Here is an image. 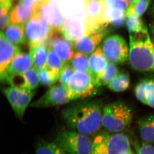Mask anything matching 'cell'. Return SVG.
<instances>
[{"label":"cell","instance_id":"cell-1","mask_svg":"<svg viewBox=\"0 0 154 154\" xmlns=\"http://www.w3.org/2000/svg\"><path fill=\"white\" fill-rule=\"evenodd\" d=\"M103 108L97 101H81L69 105L62 114L69 128L87 135L97 132L102 126Z\"/></svg>","mask_w":154,"mask_h":154},{"label":"cell","instance_id":"cell-2","mask_svg":"<svg viewBox=\"0 0 154 154\" xmlns=\"http://www.w3.org/2000/svg\"><path fill=\"white\" fill-rule=\"evenodd\" d=\"M129 61L135 70L154 73V46L148 31L129 34Z\"/></svg>","mask_w":154,"mask_h":154},{"label":"cell","instance_id":"cell-3","mask_svg":"<svg viewBox=\"0 0 154 154\" xmlns=\"http://www.w3.org/2000/svg\"><path fill=\"white\" fill-rule=\"evenodd\" d=\"M132 119L131 109L123 102H113L103 108L102 125L109 132H121L130 125Z\"/></svg>","mask_w":154,"mask_h":154},{"label":"cell","instance_id":"cell-4","mask_svg":"<svg viewBox=\"0 0 154 154\" xmlns=\"http://www.w3.org/2000/svg\"><path fill=\"white\" fill-rule=\"evenodd\" d=\"M131 149L127 135L121 132H103L92 141L91 154H122Z\"/></svg>","mask_w":154,"mask_h":154},{"label":"cell","instance_id":"cell-5","mask_svg":"<svg viewBox=\"0 0 154 154\" xmlns=\"http://www.w3.org/2000/svg\"><path fill=\"white\" fill-rule=\"evenodd\" d=\"M55 143L67 154H91L92 141L87 135L74 130L59 133Z\"/></svg>","mask_w":154,"mask_h":154},{"label":"cell","instance_id":"cell-6","mask_svg":"<svg viewBox=\"0 0 154 154\" xmlns=\"http://www.w3.org/2000/svg\"><path fill=\"white\" fill-rule=\"evenodd\" d=\"M98 86L94 77L87 72L74 71L68 83L67 88L72 101L93 96Z\"/></svg>","mask_w":154,"mask_h":154},{"label":"cell","instance_id":"cell-7","mask_svg":"<svg viewBox=\"0 0 154 154\" xmlns=\"http://www.w3.org/2000/svg\"><path fill=\"white\" fill-rule=\"evenodd\" d=\"M33 17H41L51 28L57 30H61L66 19L62 2L59 0H41L36 3Z\"/></svg>","mask_w":154,"mask_h":154},{"label":"cell","instance_id":"cell-8","mask_svg":"<svg viewBox=\"0 0 154 154\" xmlns=\"http://www.w3.org/2000/svg\"><path fill=\"white\" fill-rule=\"evenodd\" d=\"M53 28L41 17H33L25 26L29 49L48 43Z\"/></svg>","mask_w":154,"mask_h":154},{"label":"cell","instance_id":"cell-9","mask_svg":"<svg viewBox=\"0 0 154 154\" xmlns=\"http://www.w3.org/2000/svg\"><path fill=\"white\" fill-rule=\"evenodd\" d=\"M102 50L108 61L123 64L129 60V48L125 38L115 34L106 37L103 40Z\"/></svg>","mask_w":154,"mask_h":154},{"label":"cell","instance_id":"cell-10","mask_svg":"<svg viewBox=\"0 0 154 154\" xmlns=\"http://www.w3.org/2000/svg\"><path fill=\"white\" fill-rule=\"evenodd\" d=\"M84 12L89 35L106 30L103 21L106 9L105 0H84Z\"/></svg>","mask_w":154,"mask_h":154},{"label":"cell","instance_id":"cell-11","mask_svg":"<svg viewBox=\"0 0 154 154\" xmlns=\"http://www.w3.org/2000/svg\"><path fill=\"white\" fill-rule=\"evenodd\" d=\"M3 93L17 117L22 119L35 95V91L11 86L4 88Z\"/></svg>","mask_w":154,"mask_h":154},{"label":"cell","instance_id":"cell-12","mask_svg":"<svg viewBox=\"0 0 154 154\" xmlns=\"http://www.w3.org/2000/svg\"><path fill=\"white\" fill-rule=\"evenodd\" d=\"M71 101L67 88L60 84L50 87L44 95L32 103L30 106L45 108L64 105Z\"/></svg>","mask_w":154,"mask_h":154},{"label":"cell","instance_id":"cell-13","mask_svg":"<svg viewBox=\"0 0 154 154\" xmlns=\"http://www.w3.org/2000/svg\"><path fill=\"white\" fill-rule=\"evenodd\" d=\"M48 47L54 51L64 64L69 62L74 55L73 42L65 38L61 32V30L53 28L48 42Z\"/></svg>","mask_w":154,"mask_h":154},{"label":"cell","instance_id":"cell-14","mask_svg":"<svg viewBox=\"0 0 154 154\" xmlns=\"http://www.w3.org/2000/svg\"><path fill=\"white\" fill-rule=\"evenodd\" d=\"M65 38L74 42L89 35L84 17L68 16L61 28Z\"/></svg>","mask_w":154,"mask_h":154},{"label":"cell","instance_id":"cell-15","mask_svg":"<svg viewBox=\"0 0 154 154\" xmlns=\"http://www.w3.org/2000/svg\"><path fill=\"white\" fill-rule=\"evenodd\" d=\"M33 61L30 54L20 51L17 54L1 75V80L5 82L7 79L14 75L20 74L32 67Z\"/></svg>","mask_w":154,"mask_h":154},{"label":"cell","instance_id":"cell-16","mask_svg":"<svg viewBox=\"0 0 154 154\" xmlns=\"http://www.w3.org/2000/svg\"><path fill=\"white\" fill-rule=\"evenodd\" d=\"M107 30H102L90 34L73 42L74 48L76 51L82 53L86 55L91 54L94 52L98 45L107 34Z\"/></svg>","mask_w":154,"mask_h":154},{"label":"cell","instance_id":"cell-17","mask_svg":"<svg viewBox=\"0 0 154 154\" xmlns=\"http://www.w3.org/2000/svg\"><path fill=\"white\" fill-rule=\"evenodd\" d=\"M108 60L102 51L101 46L92 53L89 57L90 71L98 87L100 85V80L108 64Z\"/></svg>","mask_w":154,"mask_h":154},{"label":"cell","instance_id":"cell-18","mask_svg":"<svg viewBox=\"0 0 154 154\" xmlns=\"http://www.w3.org/2000/svg\"><path fill=\"white\" fill-rule=\"evenodd\" d=\"M20 52L19 46L11 43L2 32L0 34V75L6 70L13 59Z\"/></svg>","mask_w":154,"mask_h":154},{"label":"cell","instance_id":"cell-19","mask_svg":"<svg viewBox=\"0 0 154 154\" xmlns=\"http://www.w3.org/2000/svg\"><path fill=\"white\" fill-rule=\"evenodd\" d=\"M35 8V5H28L19 1V3L11 10V22L13 24L24 25L34 16Z\"/></svg>","mask_w":154,"mask_h":154},{"label":"cell","instance_id":"cell-20","mask_svg":"<svg viewBox=\"0 0 154 154\" xmlns=\"http://www.w3.org/2000/svg\"><path fill=\"white\" fill-rule=\"evenodd\" d=\"M4 32L6 38L15 45L19 46L27 44L24 25L11 24L6 28Z\"/></svg>","mask_w":154,"mask_h":154},{"label":"cell","instance_id":"cell-21","mask_svg":"<svg viewBox=\"0 0 154 154\" xmlns=\"http://www.w3.org/2000/svg\"><path fill=\"white\" fill-rule=\"evenodd\" d=\"M137 124L143 140L148 143H154V113L140 118Z\"/></svg>","mask_w":154,"mask_h":154},{"label":"cell","instance_id":"cell-22","mask_svg":"<svg viewBox=\"0 0 154 154\" xmlns=\"http://www.w3.org/2000/svg\"><path fill=\"white\" fill-rule=\"evenodd\" d=\"M126 12L106 8L103 21L104 27L107 28L108 25H111L114 28L121 27L125 22Z\"/></svg>","mask_w":154,"mask_h":154},{"label":"cell","instance_id":"cell-23","mask_svg":"<svg viewBox=\"0 0 154 154\" xmlns=\"http://www.w3.org/2000/svg\"><path fill=\"white\" fill-rule=\"evenodd\" d=\"M48 48L47 43L30 49L33 67L37 71L46 67Z\"/></svg>","mask_w":154,"mask_h":154},{"label":"cell","instance_id":"cell-24","mask_svg":"<svg viewBox=\"0 0 154 154\" xmlns=\"http://www.w3.org/2000/svg\"><path fill=\"white\" fill-rule=\"evenodd\" d=\"M130 85L129 74L126 72H119L115 78L107 86L109 90L116 93H120L126 91Z\"/></svg>","mask_w":154,"mask_h":154},{"label":"cell","instance_id":"cell-25","mask_svg":"<svg viewBox=\"0 0 154 154\" xmlns=\"http://www.w3.org/2000/svg\"><path fill=\"white\" fill-rule=\"evenodd\" d=\"M64 64L63 61L57 54L54 51L48 47L46 68L54 73L59 78L60 73Z\"/></svg>","mask_w":154,"mask_h":154},{"label":"cell","instance_id":"cell-26","mask_svg":"<svg viewBox=\"0 0 154 154\" xmlns=\"http://www.w3.org/2000/svg\"><path fill=\"white\" fill-rule=\"evenodd\" d=\"M69 62L75 71L87 72L91 73L88 55L77 51Z\"/></svg>","mask_w":154,"mask_h":154},{"label":"cell","instance_id":"cell-27","mask_svg":"<svg viewBox=\"0 0 154 154\" xmlns=\"http://www.w3.org/2000/svg\"><path fill=\"white\" fill-rule=\"evenodd\" d=\"M126 26L129 34L144 33L148 31L147 28L143 21L140 17L137 16L127 17Z\"/></svg>","mask_w":154,"mask_h":154},{"label":"cell","instance_id":"cell-28","mask_svg":"<svg viewBox=\"0 0 154 154\" xmlns=\"http://www.w3.org/2000/svg\"><path fill=\"white\" fill-rule=\"evenodd\" d=\"M150 2V0H136L130 4L126 12L127 17L131 16L140 17L146 11Z\"/></svg>","mask_w":154,"mask_h":154},{"label":"cell","instance_id":"cell-29","mask_svg":"<svg viewBox=\"0 0 154 154\" xmlns=\"http://www.w3.org/2000/svg\"><path fill=\"white\" fill-rule=\"evenodd\" d=\"M39 84L45 87H51L58 80V78L47 68L37 71Z\"/></svg>","mask_w":154,"mask_h":154},{"label":"cell","instance_id":"cell-30","mask_svg":"<svg viewBox=\"0 0 154 154\" xmlns=\"http://www.w3.org/2000/svg\"><path fill=\"white\" fill-rule=\"evenodd\" d=\"M118 73V68L116 64L109 62L101 77L100 85L107 86Z\"/></svg>","mask_w":154,"mask_h":154},{"label":"cell","instance_id":"cell-31","mask_svg":"<svg viewBox=\"0 0 154 154\" xmlns=\"http://www.w3.org/2000/svg\"><path fill=\"white\" fill-rule=\"evenodd\" d=\"M36 154H67L55 143L45 142L38 145Z\"/></svg>","mask_w":154,"mask_h":154},{"label":"cell","instance_id":"cell-32","mask_svg":"<svg viewBox=\"0 0 154 154\" xmlns=\"http://www.w3.org/2000/svg\"><path fill=\"white\" fill-rule=\"evenodd\" d=\"M25 76L28 90L34 91L39 85V82L37 70L32 67L23 73Z\"/></svg>","mask_w":154,"mask_h":154},{"label":"cell","instance_id":"cell-33","mask_svg":"<svg viewBox=\"0 0 154 154\" xmlns=\"http://www.w3.org/2000/svg\"><path fill=\"white\" fill-rule=\"evenodd\" d=\"M13 4H1L0 28L2 32L11 22L10 15Z\"/></svg>","mask_w":154,"mask_h":154},{"label":"cell","instance_id":"cell-34","mask_svg":"<svg viewBox=\"0 0 154 154\" xmlns=\"http://www.w3.org/2000/svg\"><path fill=\"white\" fill-rule=\"evenodd\" d=\"M74 71L70 62L65 64L59 76L58 80L60 84L64 87L67 88L69 80Z\"/></svg>","mask_w":154,"mask_h":154},{"label":"cell","instance_id":"cell-35","mask_svg":"<svg viewBox=\"0 0 154 154\" xmlns=\"http://www.w3.org/2000/svg\"><path fill=\"white\" fill-rule=\"evenodd\" d=\"M148 80L140 81L136 86L134 89L135 96L137 99L144 105H147L146 96V88Z\"/></svg>","mask_w":154,"mask_h":154},{"label":"cell","instance_id":"cell-36","mask_svg":"<svg viewBox=\"0 0 154 154\" xmlns=\"http://www.w3.org/2000/svg\"><path fill=\"white\" fill-rule=\"evenodd\" d=\"M134 145L137 154H154V146L148 143L135 140Z\"/></svg>","mask_w":154,"mask_h":154},{"label":"cell","instance_id":"cell-37","mask_svg":"<svg viewBox=\"0 0 154 154\" xmlns=\"http://www.w3.org/2000/svg\"><path fill=\"white\" fill-rule=\"evenodd\" d=\"M106 8L126 11L129 6L128 2L125 0H105Z\"/></svg>","mask_w":154,"mask_h":154},{"label":"cell","instance_id":"cell-38","mask_svg":"<svg viewBox=\"0 0 154 154\" xmlns=\"http://www.w3.org/2000/svg\"><path fill=\"white\" fill-rule=\"evenodd\" d=\"M147 105L154 108V80H148L146 88Z\"/></svg>","mask_w":154,"mask_h":154},{"label":"cell","instance_id":"cell-39","mask_svg":"<svg viewBox=\"0 0 154 154\" xmlns=\"http://www.w3.org/2000/svg\"><path fill=\"white\" fill-rule=\"evenodd\" d=\"M1 4H13V0H0Z\"/></svg>","mask_w":154,"mask_h":154},{"label":"cell","instance_id":"cell-40","mask_svg":"<svg viewBox=\"0 0 154 154\" xmlns=\"http://www.w3.org/2000/svg\"><path fill=\"white\" fill-rule=\"evenodd\" d=\"M151 13L152 16L154 17V2L152 5L151 8Z\"/></svg>","mask_w":154,"mask_h":154},{"label":"cell","instance_id":"cell-41","mask_svg":"<svg viewBox=\"0 0 154 154\" xmlns=\"http://www.w3.org/2000/svg\"><path fill=\"white\" fill-rule=\"evenodd\" d=\"M151 30L152 34L154 36V22L152 25L151 27Z\"/></svg>","mask_w":154,"mask_h":154},{"label":"cell","instance_id":"cell-42","mask_svg":"<svg viewBox=\"0 0 154 154\" xmlns=\"http://www.w3.org/2000/svg\"><path fill=\"white\" fill-rule=\"evenodd\" d=\"M122 154H134L133 152L131 150V149L125 152L124 153Z\"/></svg>","mask_w":154,"mask_h":154},{"label":"cell","instance_id":"cell-43","mask_svg":"<svg viewBox=\"0 0 154 154\" xmlns=\"http://www.w3.org/2000/svg\"><path fill=\"white\" fill-rule=\"evenodd\" d=\"M125 1H126V2H128L130 4H131V3L134 2H135L136 0H125Z\"/></svg>","mask_w":154,"mask_h":154},{"label":"cell","instance_id":"cell-44","mask_svg":"<svg viewBox=\"0 0 154 154\" xmlns=\"http://www.w3.org/2000/svg\"><path fill=\"white\" fill-rule=\"evenodd\" d=\"M33 1H34V2H35V3H36L38 2H39V1H41V0H33Z\"/></svg>","mask_w":154,"mask_h":154},{"label":"cell","instance_id":"cell-45","mask_svg":"<svg viewBox=\"0 0 154 154\" xmlns=\"http://www.w3.org/2000/svg\"><path fill=\"white\" fill-rule=\"evenodd\" d=\"M153 44H154V42Z\"/></svg>","mask_w":154,"mask_h":154}]
</instances>
